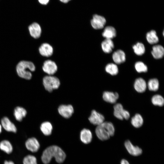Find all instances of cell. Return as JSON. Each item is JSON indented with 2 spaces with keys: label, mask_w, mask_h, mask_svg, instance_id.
<instances>
[{
  "label": "cell",
  "mask_w": 164,
  "mask_h": 164,
  "mask_svg": "<svg viewBox=\"0 0 164 164\" xmlns=\"http://www.w3.org/2000/svg\"><path fill=\"white\" fill-rule=\"evenodd\" d=\"M116 32L115 29L112 26H107L104 29L102 35L106 39H111L115 37Z\"/></svg>",
  "instance_id": "603a6c76"
},
{
  "label": "cell",
  "mask_w": 164,
  "mask_h": 164,
  "mask_svg": "<svg viewBox=\"0 0 164 164\" xmlns=\"http://www.w3.org/2000/svg\"><path fill=\"white\" fill-rule=\"evenodd\" d=\"M149 89L152 91H156L158 90L159 87V83L158 80L156 78L150 79L148 83Z\"/></svg>",
  "instance_id": "f546056e"
},
{
  "label": "cell",
  "mask_w": 164,
  "mask_h": 164,
  "mask_svg": "<svg viewBox=\"0 0 164 164\" xmlns=\"http://www.w3.org/2000/svg\"><path fill=\"white\" fill-rule=\"evenodd\" d=\"M40 129L44 135L48 136L51 134L53 127L50 123L46 121L42 123L40 125Z\"/></svg>",
  "instance_id": "d4e9b609"
},
{
  "label": "cell",
  "mask_w": 164,
  "mask_h": 164,
  "mask_svg": "<svg viewBox=\"0 0 164 164\" xmlns=\"http://www.w3.org/2000/svg\"><path fill=\"white\" fill-rule=\"evenodd\" d=\"M135 53L137 55L141 56L143 54L145 51V47L143 43L138 42L133 46Z\"/></svg>",
  "instance_id": "4dcf8cb0"
},
{
  "label": "cell",
  "mask_w": 164,
  "mask_h": 164,
  "mask_svg": "<svg viewBox=\"0 0 164 164\" xmlns=\"http://www.w3.org/2000/svg\"><path fill=\"white\" fill-rule=\"evenodd\" d=\"M151 101L152 104L155 106L162 107L164 104V99L159 94L154 95L152 98Z\"/></svg>",
  "instance_id": "f1b7e54d"
},
{
  "label": "cell",
  "mask_w": 164,
  "mask_h": 164,
  "mask_svg": "<svg viewBox=\"0 0 164 164\" xmlns=\"http://www.w3.org/2000/svg\"><path fill=\"white\" fill-rule=\"evenodd\" d=\"M124 145L129 153L132 156H138L142 153V151L141 148L133 145L129 140L125 142Z\"/></svg>",
  "instance_id": "9c48e42d"
},
{
  "label": "cell",
  "mask_w": 164,
  "mask_h": 164,
  "mask_svg": "<svg viewBox=\"0 0 164 164\" xmlns=\"http://www.w3.org/2000/svg\"><path fill=\"white\" fill-rule=\"evenodd\" d=\"M120 164H130V163L127 160L123 159L121 160Z\"/></svg>",
  "instance_id": "e575fe53"
},
{
  "label": "cell",
  "mask_w": 164,
  "mask_h": 164,
  "mask_svg": "<svg viewBox=\"0 0 164 164\" xmlns=\"http://www.w3.org/2000/svg\"><path fill=\"white\" fill-rule=\"evenodd\" d=\"M35 70L34 64L31 62L21 61L19 62L16 67V70L18 76L21 78L26 80H30L32 77L30 71Z\"/></svg>",
  "instance_id": "3957f363"
},
{
  "label": "cell",
  "mask_w": 164,
  "mask_h": 164,
  "mask_svg": "<svg viewBox=\"0 0 164 164\" xmlns=\"http://www.w3.org/2000/svg\"><path fill=\"white\" fill-rule=\"evenodd\" d=\"M0 150L6 154L10 155L12 152L13 148L9 141L4 140L0 142Z\"/></svg>",
  "instance_id": "e0dca14e"
},
{
  "label": "cell",
  "mask_w": 164,
  "mask_h": 164,
  "mask_svg": "<svg viewBox=\"0 0 164 164\" xmlns=\"http://www.w3.org/2000/svg\"><path fill=\"white\" fill-rule=\"evenodd\" d=\"M43 84L45 89L49 92H51L59 88L60 81L57 77L48 75L43 77Z\"/></svg>",
  "instance_id": "277c9868"
},
{
  "label": "cell",
  "mask_w": 164,
  "mask_h": 164,
  "mask_svg": "<svg viewBox=\"0 0 164 164\" xmlns=\"http://www.w3.org/2000/svg\"><path fill=\"white\" fill-rule=\"evenodd\" d=\"M26 114V110L23 107L18 106L14 109V115L15 119L18 121H21Z\"/></svg>",
  "instance_id": "44dd1931"
},
{
  "label": "cell",
  "mask_w": 164,
  "mask_h": 164,
  "mask_svg": "<svg viewBox=\"0 0 164 164\" xmlns=\"http://www.w3.org/2000/svg\"><path fill=\"white\" fill-rule=\"evenodd\" d=\"M29 30L31 36L35 39H38L41 36L42 30L40 25L34 22L29 26Z\"/></svg>",
  "instance_id": "5bb4252c"
},
{
  "label": "cell",
  "mask_w": 164,
  "mask_h": 164,
  "mask_svg": "<svg viewBox=\"0 0 164 164\" xmlns=\"http://www.w3.org/2000/svg\"><path fill=\"white\" fill-rule=\"evenodd\" d=\"M50 0H38L40 3L43 5H46L49 2Z\"/></svg>",
  "instance_id": "d6a6232c"
},
{
  "label": "cell",
  "mask_w": 164,
  "mask_h": 164,
  "mask_svg": "<svg viewBox=\"0 0 164 164\" xmlns=\"http://www.w3.org/2000/svg\"><path fill=\"white\" fill-rule=\"evenodd\" d=\"M135 68L138 73L146 72L148 70V68L146 65L141 61L137 62L135 64Z\"/></svg>",
  "instance_id": "1f68e13d"
},
{
  "label": "cell",
  "mask_w": 164,
  "mask_h": 164,
  "mask_svg": "<svg viewBox=\"0 0 164 164\" xmlns=\"http://www.w3.org/2000/svg\"><path fill=\"white\" fill-rule=\"evenodd\" d=\"M115 128L113 124L110 122H104L97 126L95 133L98 138L101 140L108 139L114 134Z\"/></svg>",
  "instance_id": "7a4b0ae2"
},
{
  "label": "cell",
  "mask_w": 164,
  "mask_h": 164,
  "mask_svg": "<svg viewBox=\"0 0 164 164\" xmlns=\"http://www.w3.org/2000/svg\"><path fill=\"white\" fill-rule=\"evenodd\" d=\"M57 66L53 61L48 60L44 61L42 69L43 71L49 75H52L57 71Z\"/></svg>",
  "instance_id": "8992f818"
},
{
  "label": "cell",
  "mask_w": 164,
  "mask_h": 164,
  "mask_svg": "<svg viewBox=\"0 0 164 164\" xmlns=\"http://www.w3.org/2000/svg\"><path fill=\"white\" fill-rule=\"evenodd\" d=\"M101 48L103 51L106 53H110L114 47L113 42L111 39H106L102 42Z\"/></svg>",
  "instance_id": "7402d4cb"
},
{
  "label": "cell",
  "mask_w": 164,
  "mask_h": 164,
  "mask_svg": "<svg viewBox=\"0 0 164 164\" xmlns=\"http://www.w3.org/2000/svg\"><path fill=\"white\" fill-rule=\"evenodd\" d=\"M146 38L148 42L151 44L156 43L159 40L156 32L154 30L148 32L146 35Z\"/></svg>",
  "instance_id": "484cf974"
},
{
  "label": "cell",
  "mask_w": 164,
  "mask_h": 164,
  "mask_svg": "<svg viewBox=\"0 0 164 164\" xmlns=\"http://www.w3.org/2000/svg\"><path fill=\"white\" fill-rule=\"evenodd\" d=\"M106 23V20L103 17L97 14L93 15L91 21L92 27L96 29L103 28Z\"/></svg>",
  "instance_id": "ba28073f"
},
{
  "label": "cell",
  "mask_w": 164,
  "mask_h": 164,
  "mask_svg": "<svg viewBox=\"0 0 164 164\" xmlns=\"http://www.w3.org/2000/svg\"><path fill=\"white\" fill-rule=\"evenodd\" d=\"M88 119L91 124L97 126L104 122L105 118L102 114L93 110Z\"/></svg>",
  "instance_id": "30bf717a"
},
{
  "label": "cell",
  "mask_w": 164,
  "mask_h": 164,
  "mask_svg": "<svg viewBox=\"0 0 164 164\" xmlns=\"http://www.w3.org/2000/svg\"><path fill=\"white\" fill-rule=\"evenodd\" d=\"M2 127L7 131L16 132L17 128L15 125L6 117L3 118L1 120Z\"/></svg>",
  "instance_id": "4fadbf2b"
},
{
  "label": "cell",
  "mask_w": 164,
  "mask_h": 164,
  "mask_svg": "<svg viewBox=\"0 0 164 164\" xmlns=\"http://www.w3.org/2000/svg\"><path fill=\"white\" fill-rule=\"evenodd\" d=\"M119 94L117 92L105 91L103 92L102 97L106 102L111 104H114L118 99Z\"/></svg>",
  "instance_id": "9a60e30c"
},
{
  "label": "cell",
  "mask_w": 164,
  "mask_h": 164,
  "mask_svg": "<svg viewBox=\"0 0 164 164\" xmlns=\"http://www.w3.org/2000/svg\"><path fill=\"white\" fill-rule=\"evenodd\" d=\"M112 59L115 63L116 64L122 63L125 61V53L122 50H117L113 53Z\"/></svg>",
  "instance_id": "ac0fdd59"
},
{
  "label": "cell",
  "mask_w": 164,
  "mask_h": 164,
  "mask_svg": "<svg viewBox=\"0 0 164 164\" xmlns=\"http://www.w3.org/2000/svg\"><path fill=\"white\" fill-rule=\"evenodd\" d=\"M152 54L154 58L156 59L161 58L163 56L164 49L163 47L159 45H156L152 47Z\"/></svg>",
  "instance_id": "ffe728a7"
},
{
  "label": "cell",
  "mask_w": 164,
  "mask_h": 164,
  "mask_svg": "<svg viewBox=\"0 0 164 164\" xmlns=\"http://www.w3.org/2000/svg\"><path fill=\"white\" fill-rule=\"evenodd\" d=\"M105 70L107 72L112 75H116L118 71L117 66L113 63L108 64L105 67Z\"/></svg>",
  "instance_id": "83f0119b"
},
{
  "label": "cell",
  "mask_w": 164,
  "mask_h": 164,
  "mask_svg": "<svg viewBox=\"0 0 164 164\" xmlns=\"http://www.w3.org/2000/svg\"><path fill=\"white\" fill-rule=\"evenodd\" d=\"M25 146L27 149L32 153L38 151L40 147V145L38 140L34 137L28 139L25 142Z\"/></svg>",
  "instance_id": "52a82bcc"
},
{
  "label": "cell",
  "mask_w": 164,
  "mask_h": 164,
  "mask_svg": "<svg viewBox=\"0 0 164 164\" xmlns=\"http://www.w3.org/2000/svg\"><path fill=\"white\" fill-rule=\"evenodd\" d=\"M134 86L135 89L137 92L142 93L145 91L147 85L144 79L142 78H138L135 81Z\"/></svg>",
  "instance_id": "2e32d148"
},
{
  "label": "cell",
  "mask_w": 164,
  "mask_h": 164,
  "mask_svg": "<svg viewBox=\"0 0 164 164\" xmlns=\"http://www.w3.org/2000/svg\"><path fill=\"white\" fill-rule=\"evenodd\" d=\"M3 164H15L12 160H6L4 161Z\"/></svg>",
  "instance_id": "836d02e7"
},
{
  "label": "cell",
  "mask_w": 164,
  "mask_h": 164,
  "mask_svg": "<svg viewBox=\"0 0 164 164\" xmlns=\"http://www.w3.org/2000/svg\"><path fill=\"white\" fill-rule=\"evenodd\" d=\"M37 160L36 157L32 154H28L23 158L22 164H37Z\"/></svg>",
  "instance_id": "4316f807"
},
{
  "label": "cell",
  "mask_w": 164,
  "mask_h": 164,
  "mask_svg": "<svg viewBox=\"0 0 164 164\" xmlns=\"http://www.w3.org/2000/svg\"><path fill=\"white\" fill-rule=\"evenodd\" d=\"M61 2L66 3H67L71 0H59Z\"/></svg>",
  "instance_id": "d590c367"
},
{
  "label": "cell",
  "mask_w": 164,
  "mask_h": 164,
  "mask_svg": "<svg viewBox=\"0 0 164 164\" xmlns=\"http://www.w3.org/2000/svg\"><path fill=\"white\" fill-rule=\"evenodd\" d=\"M114 116L118 119L123 120L124 119L128 120L130 117L128 111L125 110L122 105L120 103L115 104L113 107Z\"/></svg>",
  "instance_id": "5b68a950"
},
{
  "label": "cell",
  "mask_w": 164,
  "mask_h": 164,
  "mask_svg": "<svg viewBox=\"0 0 164 164\" xmlns=\"http://www.w3.org/2000/svg\"><path fill=\"white\" fill-rule=\"evenodd\" d=\"M2 126L1 124H0V134L2 132Z\"/></svg>",
  "instance_id": "8d00e7d4"
},
{
  "label": "cell",
  "mask_w": 164,
  "mask_h": 164,
  "mask_svg": "<svg viewBox=\"0 0 164 164\" xmlns=\"http://www.w3.org/2000/svg\"><path fill=\"white\" fill-rule=\"evenodd\" d=\"M143 123V120L142 116L139 114H136L131 118V123L135 128L141 127Z\"/></svg>",
  "instance_id": "cb8c5ba5"
},
{
  "label": "cell",
  "mask_w": 164,
  "mask_h": 164,
  "mask_svg": "<svg viewBox=\"0 0 164 164\" xmlns=\"http://www.w3.org/2000/svg\"><path fill=\"white\" fill-rule=\"evenodd\" d=\"M40 54L43 56L48 57L52 55L53 50L52 46L47 43L42 44L39 49Z\"/></svg>",
  "instance_id": "7c38bea8"
},
{
  "label": "cell",
  "mask_w": 164,
  "mask_h": 164,
  "mask_svg": "<svg viewBox=\"0 0 164 164\" xmlns=\"http://www.w3.org/2000/svg\"><path fill=\"white\" fill-rule=\"evenodd\" d=\"M92 138L91 131L87 129H84L80 133V139L85 144H89L91 141Z\"/></svg>",
  "instance_id": "d6986e66"
},
{
  "label": "cell",
  "mask_w": 164,
  "mask_h": 164,
  "mask_svg": "<svg viewBox=\"0 0 164 164\" xmlns=\"http://www.w3.org/2000/svg\"><path fill=\"white\" fill-rule=\"evenodd\" d=\"M54 157L58 163L63 162L66 158V154L59 147L55 145L50 146L43 152L41 160L44 164H48Z\"/></svg>",
  "instance_id": "6da1fadb"
},
{
  "label": "cell",
  "mask_w": 164,
  "mask_h": 164,
  "mask_svg": "<svg viewBox=\"0 0 164 164\" xmlns=\"http://www.w3.org/2000/svg\"><path fill=\"white\" fill-rule=\"evenodd\" d=\"M58 111L62 117L68 118L72 115L74 110L73 106L71 105H61L59 107Z\"/></svg>",
  "instance_id": "8fae6325"
}]
</instances>
